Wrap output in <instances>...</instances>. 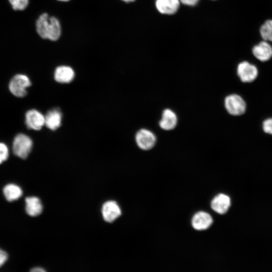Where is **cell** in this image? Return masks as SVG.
I'll return each instance as SVG.
<instances>
[{
    "instance_id": "cell-19",
    "label": "cell",
    "mask_w": 272,
    "mask_h": 272,
    "mask_svg": "<svg viewBox=\"0 0 272 272\" xmlns=\"http://www.w3.org/2000/svg\"><path fill=\"white\" fill-rule=\"evenodd\" d=\"M9 2L15 10H23L29 4V0H9Z\"/></svg>"
},
{
    "instance_id": "cell-24",
    "label": "cell",
    "mask_w": 272,
    "mask_h": 272,
    "mask_svg": "<svg viewBox=\"0 0 272 272\" xmlns=\"http://www.w3.org/2000/svg\"><path fill=\"white\" fill-rule=\"evenodd\" d=\"M31 271H32V272H44L46 270L44 268H43L42 267H36L33 268L31 270Z\"/></svg>"
},
{
    "instance_id": "cell-18",
    "label": "cell",
    "mask_w": 272,
    "mask_h": 272,
    "mask_svg": "<svg viewBox=\"0 0 272 272\" xmlns=\"http://www.w3.org/2000/svg\"><path fill=\"white\" fill-rule=\"evenodd\" d=\"M260 33L264 40L272 42V20L266 21L261 26Z\"/></svg>"
},
{
    "instance_id": "cell-4",
    "label": "cell",
    "mask_w": 272,
    "mask_h": 272,
    "mask_svg": "<svg viewBox=\"0 0 272 272\" xmlns=\"http://www.w3.org/2000/svg\"><path fill=\"white\" fill-rule=\"evenodd\" d=\"M224 104L228 112L232 115H241L246 111L245 102L237 94H230L227 96L225 99Z\"/></svg>"
},
{
    "instance_id": "cell-9",
    "label": "cell",
    "mask_w": 272,
    "mask_h": 272,
    "mask_svg": "<svg viewBox=\"0 0 272 272\" xmlns=\"http://www.w3.org/2000/svg\"><path fill=\"white\" fill-rule=\"evenodd\" d=\"M192 226L197 230H203L209 228L213 223L211 215L204 212L196 213L192 219Z\"/></svg>"
},
{
    "instance_id": "cell-21",
    "label": "cell",
    "mask_w": 272,
    "mask_h": 272,
    "mask_svg": "<svg viewBox=\"0 0 272 272\" xmlns=\"http://www.w3.org/2000/svg\"><path fill=\"white\" fill-rule=\"evenodd\" d=\"M262 128L265 133L272 135V118L264 120L262 123Z\"/></svg>"
},
{
    "instance_id": "cell-16",
    "label": "cell",
    "mask_w": 272,
    "mask_h": 272,
    "mask_svg": "<svg viewBox=\"0 0 272 272\" xmlns=\"http://www.w3.org/2000/svg\"><path fill=\"white\" fill-rule=\"evenodd\" d=\"M26 212L30 216L39 215L42 212L43 207L40 200L37 197H28L25 199Z\"/></svg>"
},
{
    "instance_id": "cell-8",
    "label": "cell",
    "mask_w": 272,
    "mask_h": 272,
    "mask_svg": "<svg viewBox=\"0 0 272 272\" xmlns=\"http://www.w3.org/2000/svg\"><path fill=\"white\" fill-rule=\"evenodd\" d=\"M102 213L105 221L112 222L120 216L121 211L115 201L110 200L104 203L102 208Z\"/></svg>"
},
{
    "instance_id": "cell-1",
    "label": "cell",
    "mask_w": 272,
    "mask_h": 272,
    "mask_svg": "<svg viewBox=\"0 0 272 272\" xmlns=\"http://www.w3.org/2000/svg\"><path fill=\"white\" fill-rule=\"evenodd\" d=\"M36 31L40 37L51 41L57 40L61 34V27L59 20L54 16L43 13L36 23Z\"/></svg>"
},
{
    "instance_id": "cell-5",
    "label": "cell",
    "mask_w": 272,
    "mask_h": 272,
    "mask_svg": "<svg viewBox=\"0 0 272 272\" xmlns=\"http://www.w3.org/2000/svg\"><path fill=\"white\" fill-rule=\"evenodd\" d=\"M237 72L240 80L244 83L253 82L258 75L257 67L254 65L246 61L239 63Z\"/></svg>"
},
{
    "instance_id": "cell-3",
    "label": "cell",
    "mask_w": 272,
    "mask_h": 272,
    "mask_svg": "<svg viewBox=\"0 0 272 272\" xmlns=\"http://www.w3.org/2000/svg\"><path fill=\"white\" fill-rule=\"evenodd\" d=\"M31 85L29 77L24 74L14 76L9 84L10 92L17 97H23L27 94V89Z\"/></svg>"
},
{
    "instance_id": "cell-15",
    "label": "cell",
    "mask_w": 272,
    "mask_h": 272,
    "mask_svg": "<svg viewBox=\"0 0 272 272\" xmlns=\"http://www.w3.org/2000/svg\"><path fill=\"white\" fill-rule=\"evenodd\" d=\"M177 123V118L175 112L169 109H165L159 121L160 127L164 130H170L175 127Z\"/></svg>"
},
{
    "instance_id": "cell-6",
    "label": "cell",
    "mask_w": 272,
    "mask_h": 272,
    "mask_svg": "<svg viewBox=\"0 0 272 272\" xmlns=\"http://www.w3.org/2000/svg\"><path fill=\"white\" fill-rule=\"evenodd\" d=\"M135 141L140 149L148 150L155 146L156 138L155 134L150 130L141 129L136 133Z\"/></svg>"
},
{
    "instance_id": "cell-25",
    "label": "cell",
    "mask_w": 272,
    "mask_h": 272,
    "mask_svg": "<svg viewBox=\"0 0 272 272\" xmlns=\"http://www.w3.org/2000/svg\"><path fill=\"white\" fill-rule=\"evenodd\" d=\"M125 3H129L134 1L135 0H121Z\"/></svg>"
},
{
    "instance_id": "cell-14",
    "label": "cell",
    "mask_w": 272,
    "mask_h": 272,
    "mask_svg": "<svg viewBox=\"0 0 272 272\" xmlns=\"http://www.w3.org/2000/svg\"><path fill=\"white\" fill-rule=\"evenodd\" d=\"M179 0H156V7L161 14L172 15L179 7Z\"/></svg>"
},
{
    "instance_id": "cell-7",
    "label": "cell",
    "mask_w": 272,
    "mask_h": 272,
    "mask_svg": "<svg viewBox=\"0 0 272 272\" xmlns=\"http://www.w3.org/2000/svg\"><path fill=\"white\" fill-rule=\"evenodd\" d=\"M25 119L26 126L31 129L39 130L45 125V116L34 109L27 111Z\"/></svg>"
},
{
    "instance_id": "cell-10",
    "label": "cell",
    "mask_w": 272,
    "mask_h": 272,
    "mask_svg": "<svg viewBox=\"0 0 272 272\" xmlns=\"http://www.w3.org/2000/svg\"><path fill=\"white\" fill-rule=\"evenodd\" d=\"M254 56L261 61H266L272 57V47L266 41H263L252 48Z\"/></svg>"
},
{
    "instance_id": "cell-17",
    "label": "cell",
    "mask_w": 272,
    "mask_h": 272,
    "mask_svg": "<svg viewBox=\"0 0 272 272\" xmlns=\"http://www.w3.org/2000/svg\"><path fill=\"white\" fill-rule=\"evenodd\" d=\"M3 193L6 199L12 201L19 199L22 195V189L15 184H8L3 189Z\"/></svg>"
},
{
    "instance_id": "cell-11",
    "label": "cell",
    "mask_w": 272,
    "mask_h": 272,
    "mask_svg": "<svg viewBox=\"0 0 272 272\" xmlns=\"http://www.w3.org/2000/svg\"><path fill=\"white\" fill-rule=\"evenodd\" d=\"M231 206L230 198L224 194L216 196L211 202L212 209L219 214L226 213Z\"/></svg>"
},
{
    "instance_id": "cell-20",
    "label": "cell",
    "mask_w": 272,
    "mask_h": 272,
    "mask_svg": "<svg viewBox=\"0 0 272 272\" xmlns=\"http://www.w3.org/2000/svg\"><path fill=\"white\" fill-rule=\"evenodd\" d=\"M9 155V150L7 145L0 142V164L6 161Z\"/></svg>"
},
{
    "instance_id": "cell-12",
    "label": "cell",
    "mask_w": 272,
    "mask_h": 272,
    "mask_svg": "<svg viewBox=\"0 0 272 272\" xmlns=\"http://www.w3.org/2000/svg\"><path fill=\"white\" fill-rule=\"evenodd\" d=\"M75 77L74 70L69 66L60 65L55 70L54 78L55 80L60 83H70Z\"/></svg>"
},
{
    "instance_id": "cell-13",
    "label": "cell",
    "mask_w": 272,
    "mask_h": 272,
    "mask_svg": "<svg viewBox=\"0 0 272 272\" xmlns=\"http://www.w3.org/2000/svg\"><path fill=\"white\" fill-rule=\"evenodd\" d=\"M62 113L58 108L48 111L45 115V125L49 129L54 130L61 125Z\"/></svg>"
},
{
    "instance_id": "cell-2",
    "label": "cell",
    "mask_w": 272,
    "mask_h": 272,
    "mask_svg": "<svg viewBox=\"0 0 272 272\" xmlns=\"http://www.w3.org/2000/svg\"><path fill=\"white\" fill-rule=\"evenodd\" d=\"M32 147V139L27 134L20 133L14 138L12 151L15 156L21 159H26L31 152Z\"/></svg>"
},
{
    "instance_id": "cell-22",
    "label": "cell",
    "mask_w": 272,
    "mask_h": 272,
    "mask_svg": "<svg viewBox=\"0 0 272 272\" xmlns=\"http://www.w3.org/2000/svg\"><path fill=\"white\" fill-rule=\"evenodd\" d=\"M8 256L7 253L0 248V267L6 262Z\"/></svg>"
},
{
    "instance_id": "cell-26",
    "label": "cell",
    "mask_w": 272,
    "mask_h": 272,
    "mask_svg": "<svg viewBox=\"0 0 272 272\" xmlns=\"http://www.w3.org/2000/svg\"><path fill=\"white\" fill-rule=\"evenodd\" d=\"M58 1H60V2H67V1H69L70 0H57Z\"/></svg>"
},
{
    "instance_id": "cell-23",
    "label": "cell",
    "mask_w": 272,
    "mask_h": 272,
    "mask_svg": "<svg viewBox=\"0 0 272 272\" xmlns=\"http://www.w3.org/2000/svg\"><path fill=\"white\" fill-rule=\"evenodd\" d=\"M183 4L193 6L195 5L199 0H179Z\"/></svg>"
}]
</instances>
